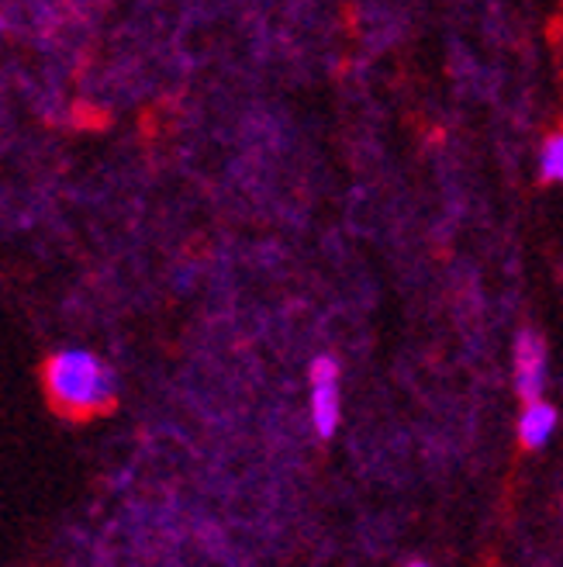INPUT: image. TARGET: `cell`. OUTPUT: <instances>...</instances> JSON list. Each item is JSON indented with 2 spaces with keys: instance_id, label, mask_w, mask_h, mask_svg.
Listing matches in <instances>:
<instances>
[{
  "instance_id": "cell-5",
  "label": "cell",
  "mask_w": 563,
  "mask_h": 567,
  "mask_svg": "<svg viewBox=\"0 0 563 567\" xmlns=\"http://www.w3.org/2000/svg\"><path fill=\"white\" fill-rule=\"evenodd\" d=\"M540 166H543V177H546V181H560V184H563V132L553 135V138L546 142V146H543Z\"/></svg>"
},
{
  "instance_id": "cell-4",
  "label": "cell",
  "mask_w": 563,
  "mask_h": 567,
  "mask_svg": "<svg viewBox=\"0 0 563 567\" xmlns=\"http://www.w3.org/2000/svg\"><path fill=\"white\" fill-rule=\"evenodd\" d=\"M556 422H560V415H556V409L550 402H543V399L525 402V409L519 415V440H522V446L525 450H543L553 440V433H556Z\"/></svg>"
},
{
  "instance_id": "cell-2",
  "label": "cell",
  "mask_w": 563,
  "mask_h": 567,
  "mask_svg": "<svg viewBox=\"0 0 563 567\" xmlns=\"http://www.w3.org/2000/svg\"><path fill=\"white\" fill-rule=\"evenodd\" d=\"M340 363L319 357L312 363V425L322 440L340 430Z\"/></svg>"
},
{
  "instance_id": "cell-6",
  "label": "cell",
  "mask_w": 563,
  "mask_h": 567,
  "mask_svg": "<svg viewBox=\"0 0 563 567\" xmlns=\"http://www.w3.org/2000/svg\"><path fill=\"white\" fill-rule=\"evenodd\" d=\"M405 567H429L426 560H411V564H405Z\"/></svg>"
},
{
  "instance_id": "cell-1",
  "label": "cell",
  "mask_w": 563,
  "mask_h": 567,
  "mask_svg": "<svg viewBox=\"0 0 563 567\" xmlns=\"http://www.w3.org/2000/svg\"><path fill=\"white\" fill-rule=\"evenodd\" d=\"M45 388L63 412L87 415L115 402V374L91 350H60L45 363Z\"/></svg>"
},
{
  "instance_id": "cell-3",
  "label": "cell",
  "mask_w": 563,
  "mask_h": 567,
  "mask_svg": "<svg viewBox=\"0 0 563 567\" xmlns=\"http://www.w3.org/2000/svg\"><path fill=\"white\" fill-rule=\"evenodd\" d=\"M543 388H546V347L536 332L525 329L515 343V391L522 402H532L543 399Z\"/></svg>"
}]
</instances>
